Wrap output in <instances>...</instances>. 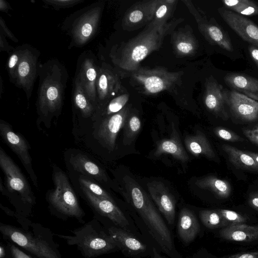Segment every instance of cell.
I'll use <instances>...</instances> for the list:
<instances>
[{
    "instance_id": "cell-19",
    "label": "cell",
    "mask_w": 258,
    "mask_h": 258,
    "mask_svg": "<svg viewBox=\"0 0 258 258\" xmlns=\"http://www.w3.org/2000/svg\"><path fill=\"white\" fill-rule=\"evenodd\" d=\"M151 197L159 211L170 225L174 223L175 216V202L165 185L161 181L154 180L147 184Z\"/></svg>"
},
{
    "instance_id": "cell-7",
    "label": "cell",
    "mask_w": 258,
    "mask_h": 258,
    "mask_svg": "<svg viewBox=\"0 0 258 258\" xmlns=\"http://www.w3.org/2000/svg\"><path fill=\"white\" fill-rule=\"evenodd\" d=\"M129 74L140 91L146 95H152L171 89L179 81L182 72H169L161 67H139Z\"/></svg>"
},
{
    "instance_id": "cell-5",
    "label": "cell",
    "mask_w": 258,
    "mask_h": 258,
    "mask_svg": "<svg viewBox=\"0 0 258 258\" xmlns=\"http://www.w3.org/2000/svg\"><path fill=\"white\" fill-rule=\"evenodd\" d=\"M104 2L98 1L68 15L60 29L70 38L68 49L82 47L97 33L104 8Z\"/></svg>"
},
{
    "instance_id": "cell-43",
    "label": "cell",
    "mask_w": 258,
    "mask_h": 258,
    "mask_svg": "<svg viewBox=\"0 0 258 258\" xmlns=\"http://www.w3.org/2000/svg\"><path fill=\"white\" fill-rule=\"evenodd\" d=\"M7 249L11 258H32L11 242L8 243Z\"/></svg>"
},
{
    "instance_id": "cell-22",
    "label": "cell",
    "mask_w": 258,
    "mask_h": 258,
    "mask_svg": "<svg viewBox=\"0 0 258 258\" xmlns=\"http://www.w3.org/2000/svg\"><path fill=\"white\" fill-rule=\"evenodd\" d=\"M171 40L174 51L178 56H192L198 48V41L188 28L173 31Z\"/></svg>"
},
{
    "instance_id": "cell-8",
    "label": "cell",
    "mask_w": 258,
    "mask_h": 258,
    "mask_svg": "<svg viewBox=\"0 0 258 258\" xmlns=\"http://www.w3.org/2000/svg\"><path fill=\"white\" fill-rule=\"evenodd\" d=\"M53 180L55 188L49 195L50 204L61 214L82 221L84 213L66 174L62 171H56Z\"/></svg>"
},
{
    "instance_id": "cell-34",
    "label": "cell",
    "mask_w": 258,
    "mask_h": 258,
    "mask_svg": "<svg viewBox=\"0 0 258 258\" xmlns=\"http://www.w3.org/2000/svg\"><path fill=\"white\" fill-rule=\"evenodd\" d=\"M224 5L235 13L241 15H258V5L250 0H224Z\"/></svg>"
},
{
    "instance_id": "cell-18",
    "label": "cell",
    "mask_w": 258,
    "mask_h": 258,
    "mask_svg": "<svg viewBox=\"0 0 258 258\" xmlns=\"http://www.w3.org/2000/svg\"><path fill=\"white\" fill-rule=\"evenodd\" d=\"M221 17L241 38L258 47V26L253 22L234 12L219 10Z\"/></svg>"
},
{
    "instance_id": "cell-2",
    "label": "cell",
    "mask_w": 258,
    "mask_h": 258,
    "mask_svg": "<svg viewBox=\"0 0 258 258\" xmlns=\"http://www.w3.org/2000/svg\"><path fill=\"white\" fill-rule=\"evenodd\" d=\"M38 79L36 108L40 118L48 119L60 113L69 73L61 61L51 58L44 63L40 62Z\"/></svg>"
},
{
    "instance_id": "cell-44",
    "label": "cell",
    "mask_w": 258,
    "mask_h": 258,
    "mask_svg": "<svg viewBox=\"0 0 258 258\" xmlns=\"http://www.w3.org/2000/svg\"><path fill=\"white\" fill-rule=\"evenodd\" d=\"M245 136L253 144L258 146V124L251 128H243Z\"/></svg>"
},
{
    "instance_id": "cell-11",
    "label": "cell",
    "mask_w": 258,
    "mask_h": 258,
    "mask_svg": "<svg viewBox=\"0 0 258 258\" xmlns=\"http://www.w3.org/2000/svg\"><path fill=\"white\" fill-rule=\"evenodd\" d=\"M182 2L195 18L199 31L210 43L228 51H233L230 37L215 20L208 19L202 10L194 6L191 1L183 0Z\"/></svg>"
},
{
    "instance_id": "cell-15",
    "label": "cell",
    "mask_w": 258,
    "mask_h": 258,
    "mask_svg": "<svg viewBox=\"0 0 258 258\" xmlns=\"http://www.w3.org/2000/svg\"><path fill=\"white\" fill-rule=\"evenodd\" d=\"M157 0L142 1L133 5L122 19L124 30L132 31L147 26L153 20Z\"/></svg>"
},
{
    "instance_id": "cell-23",
    "label": "cell",
    "mask_w": 258,
    "mask_h": 258,
    "mask_svg": "<svg viewBox=\"0 0 258 258\" xmlns=\"http://www.w3.org/2000/svg\"><path fill=\"white\" fill-rule=\"evenodd\" d=\"M108 232L117 247L124 252L131 254H137L146 249L145 244L123 229L113 226L108 229Z\"/></svg>"
},
{
    "instance_id": "cell-36",
    "label": "cell",
    "mask_w": 258,
    "mask_h": 258,
    "mask_svg": "<svg viewBox=\"0 0 258 258\" xmlns=\"http://www.w3.org/2000/svg\"><path fill=\"white\" fill-rule=\"evenodd\" d=\"M141 127V121L140 118L136 114H130L123 125L124 144H131L139 133Z\"/></svg>"
},
{
    "instance_id": "cell-26",
    "label": "cell",
    "mask_w": 258,
    "mask_h": 258,
    "mask_svg": "<svg viewBox=\"0 0 258 258\" xmlns=\"http://www.w3.org/2000/svg\"><path fill=\"white\" fill-rule=\"evenodd\" d=\"M200 230V225L195 214L188 209H181L178 216L177 231L182 241L185 243L191 242Z\"/></svg>"
},
{
    "instance_id": "cell-12",
    "label": "cell",
    "mask_w": 258,
    "mask_h": 258,
    "mask_svg": "<svg viewBox=\"0 0 258 258\" xmlns=\"http://www.w3.org/2000/svg\"><path fill=\"white\" fill-rule=\"evenodd\" d=\"M120 76L107 62L103 61L100 64L96 86L98 113L111 100L123 93Z\"/></svg>"
},
{
    "instance_id": "cell-50",
    "label": "cell",
    "mask_w": 258,
    "mask_h": 258,
    "mask_svg": "<svg viewBox=\"0 0 258 258\" xmlns=\"http://www.w3.org/2000/svg\"><path fill=\"white\" fill-rule=\"evenodd\" d=\"M251 57L258 67V49L251 47L250 49Z\"/></svg>"
},
{
    "instance_id": "cell-9",
    "label": "cell",
    "mask_w": 258,
    "mask_h": 258,
    "mask_svg": "<svg viewBox=\"0 0 258 258\" xmlns=\"http://www.w3.org/2000/svg\"><path fill=\"white\" fill-rule=\"evenodd\" d=\"M21 47V56L15 71L13 84L22 89L29 100L35 82L38 78L39 57L41 53L29 44H23Z\"/></svg>"
},
{
    "instance_id": "cell-35",
    "label": "cell",
    "mask_w": 258,
    "mask_h": 258,
    "mask_svg": "<svg viewBox=\"0 0 258 258\" xmlns=\"http://www.w3.org/2000/svg\"><path fill=\"white\" fill-rule=\"evenodd\" d=\"M202 223L208 228L225 227L228 224L216 210H205L199 212Z\"/></svg>"
},
{
    "instance_id": "cell-29",
    "label": "cell",
    "mask_w": 258,
    "mask_h": 258,
    "mask_svg": "<svg viewBox=\"0 0 258 258\" xmlns=\"http://www.w3.org/2000/svg\"><path fill=\"white\" fill-rule=\"evenodd\" d=\"M184 144L187 150L195 156H204L211 159L215 157V153L209 140L200 131L194 135L186 136Z\"/></svg>"
},
{
    "instance_id": "cell-46",
    "label": "cell",
    "mask_w": 258,
    "mask_h": 258,
    "mask_svg": "<svg viewBox=\"0 0 258 258\" xmlns=\"http://www.w3.org/2000/svg\"><path fill=\"white\" fill-rule=\"evenodd\" d=\"M15 49L8 42L6 37L0 32V50L1 51H6L10 54Z\"/></svg>"
},
{
    "instance_id": "cell-28",
    "label": "cell",
    "mask_w": 258,
    "mask_h": 258,
    "mask_svg": "<svg viewBox=\"0 0 258 258\" xmlns=\"http://www.w3.org/2000/svg\"><path fill=\"white\" fill-rule=\"evenodd\" d=\"M70 162L76 171L100 182H106L107 178L104 171L86 156L82 154L72 155Z\"/></svg>"
},
{
    "instance_id": "cell-49",
    "label": "cell",
    "mask_w": 258,
    "mask_h": 258,
    "mask_svg": "<svg viewBox=\"0 0 258 258\" xmlns=\"http://www.w3.org/2000/svg\"><path fill=\"white\" fill-rule=\"evenodd\" d=\"M10 10H12V8L8 3L4 0H0L1 11L5 13H8Z\"/></svg>"
},
{
    "instance_id": "cell-30",
    "label": "cell",
    "mask_w": 258,
    "mask_h": 258,
    "mask_svg": "<svg viewBox=\"0 0 258 258\" xmlns=\"http://www.w3.org/2000/svg\"><path fill=\"white\" fill-rule=\"evenodd\" d=\"M195 184L201 189L212 191L222 199L227 198L231 192V186L229 182L215 176H208L197 179Z\"/></svg>"
},
{
    "instance_id": "cell-54",
    "label": "cell",
    "mask_w": 258,
    "mask_h": 258,
    "mask_svg": "<svg viewBox=\"0 0 258 258\" xmlns=\"http://www.w3.org/2000/svg\"><path fill=\"white\" fill-rule=\"evenodd\" d=\"M3 80L2 79V78L1 77L0 78V86H1V90H0V96H1L2 93H3V89H4V87L3 86Z\"/></svg>"
},
{
    "instance_id": "cell-51",
    "label": "cell",
    "mask_w": 258,
    "mask_h": 258,
    "mask_svg": "<svg viewBox=\"0 0 258 258\" xmlns=\"http://www.w3.org/2000/svg\"><path fill=\"white\" fill-rule=\"evenodd\" d=\"M245 152L250 155L255 162L258 164V154L251 151H245Z\"/></svg>"
},
{
    "instance_id": "cell-37",
    "label": "cell",
    "mask_w": 258,
    "mask_h": 258,
    "mask_svg": "<svg viewBox=\"0 0 258 258\" xmlns=\"http://www.w3.org/2000/svg\"><path fill=\"white\" fill-rule=\"evenodd\" d=\"M129 99L128 93H122L111 100L102 110L100 114L105 117L116 113L124 107Z\"/></svg>"
},
{
    "instance_id": "cell-32",
    "label": "cell",
    "mask_w": 258,
    "mask_h": 258,
    "mask_svg": "<svg viewBox=\"0 0 258 258\" xmlns=\"http://www.w3.org/2000/svg\"><path fill=\"white\" fill-rule=\"evenodd\" d=\"M163 154H170L182 162H187L189 159L182 145L175 138L163 139L157 144L154 156H159Z\"/></svg>"
},
{
    "instance_id": "cell-27",
    "label": "cell",
    "mask_w": 258,
    "mask_h": 258,
    "mask_svg": "<svg viewBox=\"0 0 258 258\" xmlns=\"http://www.w3.org/2000/svg\"><path fill=\"white\" fill-rule=\"evenodd\" d=\"M71 95L74 109L82 117L88 118L98 113L97 107L87 97L79 83L75 79H73Z\"/></svg>"
},
{
    "instance_id": "cell-13",
    "label": "cell",
    "mask_w": 258,
    "mask_h": 258,
    "mask_svg": "<svg viewBox=\"0 0 258 258\" xmlns=\"http://www.w3.org/2000/svg\"><path fill=\"white\" fill-rule=\"evenodd\" d=\"M0 166L5 174L6 184L9 190L18 193L24 203L34 205L35 203V198L29 182L19 167L1 147Z\"/></svg>"
},
{
    "instance_id": "cell-14",
    "label": "cell",
    "mask_w": 258,
    "mask_h": 258,
    "mask_svg": "<svg viewBox=\"0 0 258 258\" xmlns=\"http://www.w3.org/2000/svg\"><path fill=\"white\" fill-rule=\"evenodd\" d=\"M0 133L5 142L21 160L34 185L37 186V178L33 169L32 158L29 153L30 148L26 140L15 132L9 123L2 120L0 122Z\"/></svg>"
},
{
    "instance_id": "cell-47",
    "label": "cell",
    "mask_w": 258,
    "mask_h": 258,
    "mask_svg": "<svg viewBox=\"0 0 258 258\" xmlns=\"http://www.w3.org/2000/svg\"><path fill=\"white\" fill-rule=\"evenodd\" d=\"M219 258H258V250L252 252L237 253Z\"/></svg>"
},
{
    "instance_id": "cell-3",
    "label": "cell",
    "mask_w": 258,
    "mask_h": 258,
    "mask_svg": "<svg viewBox=\"0 0 258 258\" xmlns=\"http://www.w3.org/2000/svg\"><path fill=\"white\" fill-rule=\"evenodd\" d=\"M123 182L126 195L150 234L163 250L170 252L173 248L170 232L150 198L140 185L130 176H124Z\"/></svg>"
},
{
    "instance_id": "cell-53",
    "label": "cell",
    "mask_w": 258,
    "mask_h": 258,
    "mask_svg": "<svg viewBox=\"0 0 258 258\" xmlns=\"http://www.w3.org/2000/svg\"><path fill=\"white\" fill-rule=\"evenodd\" d=\"M153 255L154 258H164L156 250L155 248L153 249Z\"/></svg>"
},
{
    "instance_id": "cell-42",
    "label": "cell",
    "mask_w": 258,
    "mask_h": 258,
    "mask_svg": "<svg viewBox=\"0 0 258 258\" xmlns=\"http://www.w3.org/2000/svg\"><path fill=\"white\" fill-rule=\"evenodd\" d=\"M215 133L219 138L228 142H241L244 140L235 132L223 127H217Z\"/></svg>"
},
{
    "instance_id": "cell-17",
    "label": "cell",
    "mask_w": 258,
    "mask_h": 258,
    "mask_svg": "<svg viewBox=\"0 0 258 258\" xmlns=\"http://www.w3.org/2000/svg\"><path fill=\"white\" fill-rule=\"evenodd\" d=\"M226 104L240 119L252 121L258 118V101L232 90L224 91Z\"/></svg>"
},
{
    "instance_id": "cell-39",
    "label": "cell",
    "mask_w": 258,
    "mask_h": 258,
    "mask_svg": "<svg viewBox=\"0 0 258 258\" xmlns=\"http://www.w3.org/2000/svg\"><path fill=\"white\" fill-rule=\"evenodd\" d=\"M21 53V45H19L9 54L7 61L6 68L8 73L9 80L13 84L15 79V71L19 61Z\"/></svg>"
},
{
    "instance_id": "cell-41",
    "label": "cell",
    "mask_w": 258,
    "mask_h": 258,
    "mask_svg": "<svg viewBox=\"0 0 258 258\" xmlns=\"http://www.w3.org/2000/svg\"><path fill=\"white\" fill-rule=\"evenodd\" d=\"M84 0H43L45 5L52 7L53 9L58 11L60 9L72 8L82 3Z\"/></svg>"
},
{
    "instance_id": "cell-40",
    "label": "cell",
    "mask_w": 258,
    "mask_h": 258,
    "mask_svg": "<svg viewBox=\"0 0 258 258\" xmlns=\"http://www.w3.org/2000/svg\"><path fill=\"white\" fill-rule=\"evenodd\" d=\"M227 223L229 225L243 224L247 218L233 211L227 209H217Z\"/></svg>"
},
{
    "instance_id": "cell-48",
    "label": "cell",
    "mask_w": 258,
    "mask_h": 258,
    "mask_svg": "<svg viewBox=\"0 0 258 258\" xmlns=\"http://www.w3.org/2000/svg\"><path fill=\"white\" fill-rule=\"evenodd\" d=\"M248 203L252 208L258 211V190L252 192L249 195Z\"/></svg>"
},
{
    "instance_id": "cell-4",
    "label": "cell",
    "mask_w": 258,
    "mask_h": 258,
    "mask_svg": "<svg viewBox=\"0 0 258 258\" xmlns=\"http://www.w3.org/2000/svg\"><path fill=\"white\" fill-rule=\"evenodd\" d=\"M4 239L12 242L38 258H61L50 231L39 224L31 223L26 229L0 224Z\"/></svg>"
},
{
    "instance_id": "cell-38",
    "label": "cell",
    "mask_w": 258,
    "mask_h": 258,
    "mask_svg": "<svg viewBox=\"0 0 258 258\" xmlns=\"http://www.w3.org/2000/svg\"><path fill=\"white\" fill-rule=\"evenodd\" d=\"M79 181L81 186L84 187L94 196L114 202L110 195L97 184L83 177H80Z\"/></svg>"
},
{
    "instance_id": "cell-33",
    "label": "cell",
    "mask_w": 258,
    "mask_h": 258,
    "mask_svg": "<svg viewBox=\"0 0 258 258\" xmlns=\"http://www.w3.org/2000/svg\"><path fill=\"white\" fill-rule=\"evenodd\" d=\"M176 0H157L152 22L157 25L166 23L172 17L177 4Z\"/></svg>"
},
{
    "instance_id": "cell-45",
    "label": "cell",
    "mask_w": 258,
    "mask_h": 258,
    "mask_svg": "<svg viewBox=\"0 0 258 258\" xmlns=\"http://www.w3.org/2000/svg\"><path fill=\"white\" fill-rule=\"evenodd\" d=\"M0 32L3 34L6 37H8L13 42H18V39L15 36L13 33L8 28L5 20L2 17L0 18Z\"/></svg>"
},
{
    "instance_id": "cell-6",
    "label": "cell",
    "mask_w": 258,
    "mask_h": 258,
    "mask_svg": "<svg viewBox=\"0 0 258 258\" xmlns=\"http://www.w3.org/2000/svg\"><path fill=\"white\" fill-rule=\"evenodd\" d=\"M71 235L55 234L66 240L70 245L76 246L82 254L93 258L118 248L113 238L99 224L92 220L83 226L71 231Z\"/></svg>"
},
{
    "instance_id": "cell-52",
    "label": "cell",
    "mask_w": 258,
    "mask_h": 258,
    "mask_svg": "<svg viewBox=\"0 0 258 258\" xmlns=\"http://www.w3.org/2000/svg\"><path fill=\"white\" fill-rule=\"evenodd\" d=\"M7 255L6 249L3 245H0V258H5Z\"/></svg>"
},
{
    "instance_id": "cell-1",
    "label": "cell",
    "mask_w": 258,
    "mask_h": 258,
    "mask_svg": "<svg viewBox=\"0 0 258 258\" xmlns=\"http://www.w3.org/2000/svg\"><path fill=\"white\" fill-rule=\"evenodd\" d=\"M183 19H174L165 24L151 22L143 31L126 42L114 44L108 53L113 67L119 74L130 73L140 67V62L162 46L166 36L174 31Z\"/></svg>"
},
{
    "instance_id": "cell-16",
    "label": "cell",
    "mask_w": 258,
    "mask_h": 258,
    "mask_svg": "<svg viewBox=\"0 0 258 258\" xmlns=\"http://www.w3.org/2000/svg\"><path fill=\"white\" fill-rule=\"evenodd\" d=\"M130 114L128 107L105 117L101 122L97 133L98 140L109 151L115 148L116 139L120 130Z\"/></svg>"
},
{
    "instance_id": "cell-25",
    "label": "cell",
    "mask_w": 258,
    "mask_h": 258,
    "mask_svg": "<svg viewBox=\"0 0 258 258\" xmlns=\"http://www.w3.org/2000/svg\"><path fill=\"white\" fill-rule=\"evenodd\" d=\"M225 82L238 92L258 101V80L247 75L231 74L224 78Z\"/></svg>"
},
{
    "instance_id": "cell-31",
    "label": "cell",
    "mask_w": 258,
    "mask_h": 258,
    "mask_svg": "<svg viewBox=\"0 0 258 258\" xmlns=\"http://www.w3.org/2000/svg\"><path fill=\"white\" fill-rule=\"evenodd\" d=\"M222 147L229 161L237 168L258 171V164L245 151L229 145H223Z\"/></svg>"
},
{
    "instance_id": "cell-21",
    "label": "cell",
    "mask_w": 258,
    "mask_h": 258,
    "mask_svg": "<svg viewBox=\"0 0 258 258\" xmlns=\"http://www.w3.org/2000/svg\"><path fill=\"white\" fill-rule=\"evenodd\" d=\"M204 101L211 112L221 117L227 118L225 109L224 91L223 87L212 78L208 79L206 83Z\"/></svg>"
},
{
    "instance_id": "cell-20",
    "label": "cell",
    "mask_w": 258,
    "mask_h": 258,
    "mask_svg": "<svg viewBox=\"0 0 258 258\" xmlns=\"http://www.w3.org/2000/svg\"><path fill=\"white\" fill-rule=\"evenodd\" d=\"M81 186L88 202L98 213L109 219L115 225L127 229L128 221L114 202L95 196L84 187Z\"/></svg>"
},
{
    "instance_id": "cell-10",
    "label": "cell",
    "mask_w": 258,
    "mask_h": 258,
    "mask_svg": "<svg viewBox=\"0 0 258 258\" xmlns=\"http://www.w3.org/2000/svg\"><path fill=\"white\" fill-rule=\"evenodd\" d=\"M99 66L95 53L91 50H85L78 58L74 78L79 83L86 95L97 108L96 86Z\"/></svg>"
},
{
    "instance_id": "cell-24",
    "label": "cell",
    "mask_w": 258,
    "mask_h": 258,
    "mask_svg": "<svg viewBox=\"0 0 258 258\" xmlns=\"http://www.w3.org/2000/svg\"><path fill=\"white\" fill-rule=\"evenodd\" d=\"M224 239L242 242H249L258 240V225L245 224L229 225L222 228L219 232Z\"/></svg>"
}]
</instances>
